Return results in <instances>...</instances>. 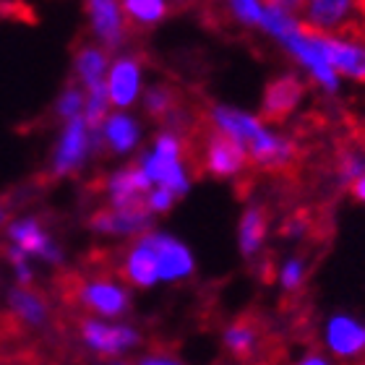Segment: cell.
Listing matches in <instances>:
<instances>
[{
	"label": "cell",
	"instance_id": "cell-1",
	"mask_svg": "<svg viewBox=\"0 0 365 365\" xmlns=\"http://www.w3.org/2000/svg\"><path fill=\"white\" fill-rule=\"evenodd\" d=\"M303 16L311 31L365 39V0H303Z\"/></svg>",
	"mask_w": 365,
	"mask_h": 365
},
{
	"label": "cell",
	"instance_id": "cell-2",
	"mask_svg": "<svg viewBox=\"0 0 365 365\" xmlns=\"http://www.w3.org/2000/svg\"><path fill=\"white\" fill-rule=\"evenodd\" d=\"M182 154V141L175 133H160L154 141V149L144 154V160L138 162V168L144 170V175L149 178L152 185L157 188H168L170 193L182 196L188 190V173L180 162Z\"/></svg>",
	"mask_w": 365,
	"mask_h": 365
},
{
	"label": "cell",
	"instance_id": "cell-3",
	"mask_svg": "<svg viewBox=\"0 0 365 365\" xmlns=\"http://www.w3.org/2000/svg\"><path fill=\"white\" fill-rule=\"evenodd\" d=\"M76 303L94 316V319H118L130 308V292L123 282L94 277L76 284Z\"/></svg>",
	"mask_w": 365,
	"mask_h": 365
},
{
	"label": "cell",
	"instance_id": "cell-4",
	"mask_svg": "<svg viewBox=\"0 0 365 365\" xmlns=\"http://www.w3.org/2000/svg\"><path fill=\"white\" fill-rule=\"evenodd\" d=\"M81 342L102 358H118L123 352L138 347L141 334L128 324H107V321L89 316L81 321Z\"/></svg>",
	"mask_w": 365,
	"mask_h": 365
},
{
	"label": "cell",
	"instance_id": "cell-5",
	"mask_svg": "<svg viewBox=\"0 0 365 365\" xmlns=\"http://www.w3.org/2000/svg\"><path fill=\"white\" fill-rule=\"evenodd\" d=\"M248 168V152L235 138L209 125L204 141V170L214 178H235Z\"/></svg>",
	"mask_w": 365,
	"mask_h": 365
},
{
	"label": "cell",
	"instance_id": "cell-6",
	"mask_svg": "<svg viewBox=\"0 0 365 365\" xmlns=\"http://www.w3.org/2000/svg\"><path fill=\"white\" fill-rule=\"evenodd\" d=\"M324 342L339 360H358L365 355V324L350 313H334L324 327Z\"/></svg>",
	"mask_w": 365,
	"mask_h": 365
},
{
	"label": "cell",
	"instance_id": "cell-7",
	"mask_svg": "<svg viewBox=\"0 0 365 365\" xmlns=\"http://www.w3.org/2000/svg\"><path fill=\"white\" fill-rule=\"evenodd\" d=\"M313 37L336 73L365 84V39L329 37V34H319V31H313Z\"/></svg>",
	"mask_w": 365,
	"mask_h": 365
},
{
	"label": "cell",
	"instance_id": "cell-8",
	"mask_svg": "<svg viewBox=\"0 0 365 365\" xmlns=\"http://www.w3.org/2000/svg\"><path fill=\"white\" fill-rule=\"evenodd\" d=\"M248 152V162H253L256 168L269 170V173H284L295 165L297 160V146L295 141H289L284 136H277L269 128H264L259 136L253 138L251 144L245 146Z\"/></svg>",
	"mask_w": 365,
	"mask_h": 365
},
{
	"label": "cell",
	"instance_id": "cell-9",
	"mask_svg": "<svg viewBox=\"0 0 365 365\" xmlns=\"http://www.w3.org/2000/svg\"><path fill=\"white\" fill-rule=\"evenodd\" d=\"M89 149H91L89 125H86L84 118L78 115V118L68 120L61 141H58V149H55V157H53V175L55 178L71 175L73 170H78L84 165Z\"/></svg>",
	"mask_w": 365,
	"mask_h": 365
},
{
	"label": "cell",
	"instance_id": "cell-10",
	"mask_svg": "<svg viewBox=\"0 0 365 365\" xmlns=\"http://www.w3.org/2000/svg\"><path fill=\"white\" fill-rule=\"evenodd\" d=\"M123 279L136 284V287H154L160 284V259H157V248H154L152 232H146L130 245L120 264Z\"/></svg>",
	"mask_w": 365,
	"mask_h": 365
},
{
	"label": "cell",
	"instance_id": "cell-11",
	"mask_svg": "<svg viewBox=\"0 0 365 365\" xmlns=\"http://www.w3.org/2000/svg\"><path fill=\"white\" fill-rule=\"evenodd\" d=\"M91 230L99 235H146L152 225V212L146 206H133V209H99L91 214Z\"/></svg>",
	"mask_w": 365,
	"mask_h": 365
},
{
	"label": "cell",
	"instance_id": "cell-12",
	"mask_svg": "<svg viewBox=\"0 0 365 365\" xmlns=\"http://www.w3.org/2000/svg\"><path fill=\"white\" fill-rule=\"evenodd\" d=\"M8 240L26 256H37V259L50 261V264L61 261V248L50 240L42 222L34 220V217H21V220L11 222L8 225Z\"/></svg>",
	"mask_w": 365,
	"mask_h": 365
},
{
	"label": "cell",
	"instance_id": "cell-13",
	"mask_svg": "<svg viewBox=\"0 0 365 365\" xmlns=\"http://www.w3.org/2000/svg\"><path fill=\"white\" fill-rule=\"evenodd\" d=\"M305 84L297 76H279L264 91V107H261V118L267 123H282L295 113L297 105L303 102Z\"/></svg>",
	"mask_w": 365,
	"mask_h": 365
},
{
	"label": "cell",
	"instance_id": "cell-14",
	"mask_svg": "<svg viewBox=\"0 0 365 365\" xmlns=\"http://www.w3.org/2000/svg\"><path fill=\"white\" fill-rule=\"evenodd\" d=\"M105 190L110 196V206L113 209H133V206H144L149 190H152V182L144 175V170L138 168H125L118 170L107 178Z\"/></svg>",
	"mask_w": 365,
	"mask_h": 365
},
{
	"label": "cell",
	"instance_id": "cell-15",
	"mask_svg": "<svg viewBox=\"0 0 365 365\" xmlns=\"http://www.w3.org/2000/svg\"><path fill=\"white\" fill-rule=\"evenodd\" d=\"M154 237V248H157V259H160V279L162 282H180L188 279L193 269H196V261H193V253L188 251V245L175 240L168 232H152Z\"/></svg>",
	"mask_w": 365,
	"mask_h": 365
},
{
	"label": "cell",
	"instance_id": "cell-16",
	"mask_svg": "<svg viewBox=\"0 0 365 365\" xmlns=\"http://www.w3.org/2000/svg\"><path fill=\"white\" fill-rule=\"evenodd\" d=\"M86 14L91 29L107 47H118L125 39V21L118 8V0H86Z\"/></svg>",
	"mask_w": 365,
	"mask_h": 365
},
{
	"label": "cell",
	"instance_id": "cell-17",
	"mask_svg": "<svg viewBox=\"0 0 365 365\" xmlns=\"http://www.w3.org/2000/svg\"><path fill=\"white\" fill-rule=\"evenodd\" d=\"M209 125L217 128L225 136L235 138L243 146H248L253 138L264 130V123L253 115H245L240 110H232V107H212V115H209Z\"/></svg>",
	"mask_w": 365,
	"mask_h": 365
},
{
	"label": "cell",
	"instance_id": "cell-18",
	"mask_svg": "<svg viewBox=\"0 0 365 365\" xmlns=\"http://www.w3.org/2000/svg\"><path fill=\"white\" fill-rule=\"evenodd\" d=\"M138 78H141V71H138L136 58H120L110 71V78H107L110 102L118 107L133 105V99L138 94Z\"/></svg>",
	"mask_w": 365,
	"mask_h": 365
},
{
	"label": "cell",
	"instance_id": "cell-19",
	"mask_svg": "<svg viewBox=\"0 0 365 365\" xmlns=\"http://www.w3.org/2000/svg\"><path fill=\"white\" fill-rule=\"evenodd\" d=\"M267 230H269V217L264 206H248L240 217V227H237V245L245 259L259 256L264 243H267Z\"/></svg>",
	"mask_w": 365,
	"mask_h": 365
},
{
	"label": "cell",
	"instance_id": "cell-20",
	"mask_svg": "<svg viewBox=\"0 0 365 365\" xmlns=\"http://www.w3.org/2000/svg\"><path fill=\"white\" fill-rule=\"evenodd\" d=\"M8 308L16 319L26 324V327H42L47 321V303L29 287H14L8 289Z\"/></svg>",
	"mask_w": 365,
	"mask_h": 365
},
{
	"label": "cell",
	"instance_id": "cell-21",
	"mask_svg": "<svg viewBox=\"0 0 365 365\" xmlns=\"http://www.w3.org/2000/svg\"><path fill=\"white\" fill-rule=\"evenodd\" d=\"M225 347L237 360L251 358L253 352H256V347H259V329H256V324H251V321L245 319L230 324L225 329Z\"/></svg>",
	"mask_w": 365,
	"mask_h": 365
},
{
	"label": "cell",
	"instance_id": "cell-22",
	"mask_svg": "<svg viewBox=\"0 0 365 365\" xmlns=\"http://www.w3.org/2000/svg\"><path fill=\"white\" fill-rule=\"evenodd\" d=\"M102 138L107 141V146L113 149L115 154H125L130 152L138 141V125L130 120L128 115H113L105 120V128H102Z\"/></svg>",
	"mask_w": 365,
	"mask_h": 365
},
{
	"label": "cell",
	"instance_id": "cell-23",
	"mask_svg": "<svg viewBox=\"0 0 365 365\" xmlns=\"http://www.w3.org/2000/svg\"><path fill=\"white\" fill-rule=\"evenodd\" d=\"M105 68H107V55L102 53L99 47L84 45L81 50H78L76 71H78V76H81V81L86 84V89L105 84V81H102V73H105Z\"/></svg>",
	"mask_w": 365,
	"mask_h": 365
},
{
	"label": "cell",
	"instance_id": "cell-24",
	"mask_svg": "<svg viewBox=\"0 0 365 365\" xmlns=\"http://www.w3.org/2000/svg\"><path fill=\"white\" fill-rule=\"evenodd\" d=\"M125 14L138 24H157L168 14V0H125Z\"/></svg>",
	"mask_w": 365,
	"mask_h": 365
},
{
	"label": "cell",
	"instance_id": "cell-25",
	"mask_svg": "<svg viewBox=\"0 0 365 365\" xmlns=\"http://www.w3.org/2000/svg\"><path fill=\"white\" fill-rule=\"evenodd\" d=\"M146 113L152 115V118H170L173 115V110L178 107V97L175 91L170 89V86H152V89L146 91Z\"/></svg>",
	"mask_w": 365,
	"mask_h": 365
},
{
	"label": "cell",
	"instance_id": "cell-26",
	"mask_svg": "<svg viewBox=\"0 0 365 365\" xmlns=\"http://www.w3.org/2000/svg\"><path fill=\"white\" fill-rule=\"evenodd\" d=\"M336 175L344 185H352L360 175H365V154L358 149H344L336 162Z\"/></svg>",
	"mask_w": 365,
	"mask_h": 365
},
{
	"label": "cell",
	"instance_id": "cell-27",
	"mask_svg": "<svg viewBox=\"0 0 365 365\" xmlns=\"http://www.w3.org/2000/svg\"><path fill=\"white\" fill-rule=\"evenodd\" d=\"M305 274H308V267H305V261L297 259V256H292V259H287L279 267V274H277V279H279V284H282V289H284V292H297V289L303 287Z\"/></svg>",
	"mask_w": 365,
	"mask_h": 365
},
{
	"label": "cell",
	"instance_id": "cell-28",
	"mask_svg": "<svg viewBox=\"0 0 365 365\" xmlns=\"http://www.w3.org/2000/svg\"><path fill=\"white\" fill-rule=\"evenodd\" d=\"M84 102H86L84 94L71 86V89L63 91V97L58 99V115L66 118V120H73V118H78V113L84 110Z\"/></svg>",
	"mask_w": 365,
	"mask_h": 365
},
{
	"label": "cell",
	"instance_id": "cell-29",
	"mask_svg": "<svg viewBox=\"0 0 365 365\" xmlns=\"http://www.w3.org/2000/svg\"><path fill=\"white\" fill-rule=\"evenodd\" d=\"M8 261H11V269H14L19 284H21V287H29L31 279H34V272H31V267H29V256L11 245V248H8Z\"/></svg>",
	"mask_w": 365,
	"mask_h": 365
},
{
	"label": "cell",
	"instance_id": "cell-30",
	"mask_svg": "<svg viewBox=\"0 0 365 365\" xmlns=\"http://www.w3.org/2000/svg\"><path fill=\"white\" fill-rule=\"evenodd\" d=\"M230 6H232L237 19L245 24H261V19H264V8L259 0H230Z\"/></svg>",
	"mask_w": 365,
	"mask_h": 365
},
{
	"label": "cell",
	"instance_id": "cell-31",
	"mask_svg": "<svg viewBox=\"0 0 365 365\" xmlns=\"http://www.w3.org/2000/svg\"><path fill=\"white\" fill-rule=\"evenodd\" d=\"M175 193H170L168 188H152L149 190V196H146V201H144V206L149 209L152 214H157V212H168L170 206L175 204Z\"/></svg>",
	"mask_w": 365,
	"mask_h": 365
},
{
	"label": "cell",
	"instance_id": "cell-32",
	"mask_svg": "<svg viewBox=\"0 0 365 365\" xmlns=\"http://www.w3.org/2000/svg\"><path fill=\"white\" fill-rule=\"evenodd\" d=\"M308 230H311V220H308V214H295V217H289V220L284 222L282 232H284L287 237H292V240H297V237L308 235Z\"/></svg>",
	"mask_w": 365,
	"mask_h": 365
},
{
	"label": "cell",
	"instance_id": "cell-33",
	"mask_svg": "<svg viewBox=\"0 0 365 365\" xmlns=\"http://www.w3.org/2000/svg\"><path fill=\"white\" fill-rule=\"evenodd\" d=\"M138 365H182L178 358L168 355V352H152V355H144L138 360Z\"/></svg>",
	"mask_w": 365,
	"mask_h": 365
},
{
	"label": "cell",
	"instance_id": "cell-34",
	"mask_svg": "<svg viewBox=\"0 0 365 365\" xmlns=\"http://www.w3.org/2000/svg\"><path fill=\"white\" fill-rule=\"evenodd\" d=\"M295 365H331V363H329V358L319 355V352H308V355H303Z\"/></svg>",
	"mask_w": 365,
	"mask_h": 365
},
{
	"label": "cell",
	"instance_id": "cell-35",
	"mask_svg": "<svg viewBox=\"0 0 365 365\" xmlns=\"http://www.w3.org/2000/svg\"><path fill=\"white\" fill-rule=\"evenodd\" d=\"M350 193L355 198H358L360 204H365V175H360L358 180L352 182V185H350Z\"/></svg>",
	"mask_w": 365,
	"mask_h": 365
},
{
	"label": "cell",
	"instance_id": "cell-36",
	"mask_svg": "<svg viewBox=\"0 0 365 365\" xmlns=\"http://www.w3.org/2000/svg\"><path fill=\"white\" fill-rule=\"evenodd\" d=\"M269 6L282 8V11H295V8L303 6V0H269Z\"/></svg>",
	"mask_w": 365,
	"mask_h": 365
},
{
	"label": "cell",
	"instance_id": "cell-37",
	"mask_svg": "<svg viewBox=\"0 0 365 365\" xmlns=\"http://www.w3.org/2000/svg\"><path fill=\"white\" fill-rule=\"evenodd\" d=\"M8 220V212H6V206H0V225Z\"/></svg>",
	"mask_w": 365,
	"mask_h": 365
},
{
	"label": "cell",
	"instance_id": "cell-38",
	"mask_svg": "<svg viewBox=\"0 0 365 365\" xmlns=\"http://www.w3.org/2000/svg\"><path fill=\"white\" fill-rule=\"evenodd\" d=\"M115 365H123V363H115Z\"/></svg>",
	"mask_w": 365,
	"mask_h": 365
}]
</instances>
